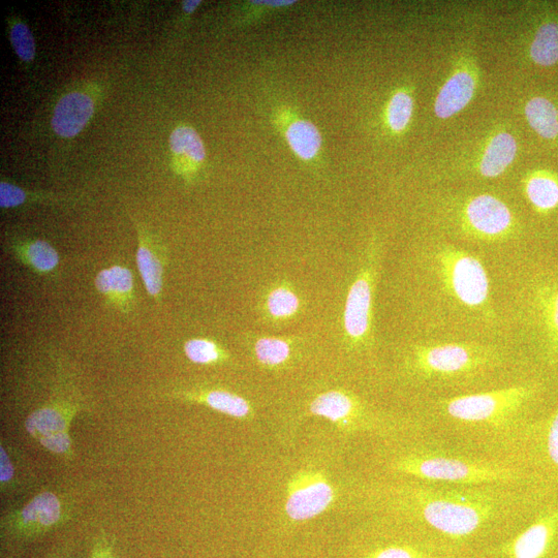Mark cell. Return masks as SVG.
<instances>
[{
  "instance_id": "1",
  "label": "cell",
  "mask_w": 558,
  "mask_h": 558,
  "mask_svg": "<svg viewBox=\"0 0 558 558\" xmlns=\"http://www.w3.org/2000/svg\"><path fill=\"white\" fill-rule=\"evenodd\" d=\"M414 510L432 529L453 538L468 537L491 517L494 506L487 496L470 490L420 489Z\"/></svg>"
},
{
  "instance_id": "2",
  "label": "cell",
  "mask_w": 558,
  "mask_h": 558,
  "mask_svg": "<svg viewBox=\"0 0 558 558\" xmlns=\"http://www.w3.org/2000/svg\"><path fill=\"white\" fill-rule=\"evenodd\" d=\"M442 291L470 312H489L490 281L483 263L470 253L445 246L433 254Z\"/></svg>"
},
{
  "instance_id": "3",
  "label": "cell",
  "mask_w": 558,
  "mask_h": 558,
  "mask_svg": "<svg viewBox=\"0 0 558 558\" xmlns=\"http://www.w3.org/2000/svg\"><path fill=\"white\" fill-rule=\"evenodd\" d=\"M536 385H521L446 399L443 411L465 423L500 424L517 416L535 399Z\"/></svg>"
},
{
  "instance_id": "4",
  "label": "cell",
  "mask_w": 558,
  "mask_h": 558,
  "mask_svg": "<svg viewBox=\"0 0 558 558\" xmlns=\"http://www.w3.org/2000/svg\"><path fill=\"white\" fill-rule=\"evenodd\" d=\"M396 469L415 478L459 485L505 482L516 477L502 465L440 455L410 456L400 460Z\"/></svg>"
},
{
  "instance_id": "5",
  "label": "cell",
  "mask_w": 558,
  "mask_h": 558,
  "mask_svg": "<svg viewBox=\"0 0 558 558\" xmlns=\"http://www.w3.org/2000/svg\"><path fill=\"white\" fill-rule=\"evenodd\" d=\"M496 360L494 351L461 343L419 345L412 351L411 363L425 380H448L471 376Z\"/></svg>"
},
{
  "instance_id": "6",
  "label": "cell",
  "mask_w": 558,
  "mask_h": 558,
  "mask_svg": "<svg viewBox=\"0 0 558 558\" xmlns=\"http://www.w3.org/2000/svg\"><path fill=\"white\" fill-rule=\"evenodd\" d=\"M530 314L544 361L558 363V270L542 274L530 290Z\"/></svg>"
},
{
  "instance_id": "7",
  "label": "cell",
  "mask_w": 558,
  "mask_h": 558,
  "mask_svg": "<svg viewBox=\"0 0 558 558\" xmlns=\"http://www.w3.org/2000/svg\"><path fill=\"white\" fill-rule=\"evenodd\" d=\"M532 453L538 483L537 498L558 495V409L534 426Z\"/></svg>"
},
{
  "instance_id": "8",
  "label": "cell",
  "mask_w": 558,
  "mask_h": 558,
  "mask_svg": "<svg viewBox=\"0 0 558 558\" xmlns=\"http://www.w3.org/2000/svg\"><path fill=\"white\" fill-rule=\"evenodd\" d=\"M334 498V489L324 475L302 472L289 483L286 513L294 521L313 519L326 511Z\"/></svg>"
},
{
  "instance_id": "9",
  "label": "cell",
  "mask_w": 558,
  "mask_h": 558,
  "mask_svg": "<svg viewBox=\"0 0 558 558\" xmlns=\"http://www.w3.org/2000/svg\"><path fill=\"white\" fill-rule=\"evenodd\" d=\"M138 235L137 267L148 295L160 303L164 292L167 253L162 241L135 221Z\"/></svg>"
},
{
  "instance_id": "10",
  "label": "cell",
  "mask_w": 558,
  "mask_h": 558,
  "mask_svg": "<svg viewBox=\"0 0 558 558\" xmlns=\"http://www.w3.org/2000/svg\"><path fill=\"white\" fill-rule=\"evenodd\" d=\"M465 221L477 237L498 240L512 228V214L500 200L482 195L471 200L465 207Z\"/></svg>"
},
{
  "instance_id": "11",
  "label": "cell",
  "mask_w": 558,
  "mask_h": 558,
  "mask_svg": "<svg viewBox=\"0 0 558 558\" xmlns=\"http://www.w3.org/2000/svg\"><path fill=\"white\" fill-rule=\"evenodd\" d=\"M374 287L375 273L369 266L359 274L349 292L345 309V328L355 343H362L370 332Z\"/></svg>"
},
{
  "instance_id": "12",
  "label": "cell",
  "mask_w": 558,
  "mask_h": 558,
  "mask_svg": "<svg viewBox=\"0 0 558 558\" xmlns=\"http://www.w3.org/2000/svg\"><path fill=\"white\" fill-rule=\"evenodd\" d=\"M96 112V102L85 91H72L62 97L54 108L51 126L61 138L72 139L87 126Z\"/></svg>"
},
{
  "instance_id": "13",
  "label": "cell",
  "mask_w": 558,
  "mask_h": 558,
  "mask_svg": "<svg viewBox=\"0 0 558 558\" xmlns=\"http://www.w3.org/2000/svg\"><path fill=\"white\" fill-rule=\"evenodd\" d=\"M6 251L31 272L42 277H54L60 257L49 242L33 237L11 236L6 241Z\"/></svg>"
},
{
  "instance_id": "14",
  "label": "cell",
  "mask_w": 558,
  "mask_h": 558,
  "mask_svg": "<svg viewBox=\"0 0 558 558\" xmlns=\"http://www.w3.org/2000/svg\"><path fill=\"white\" fill-rule=\"evenodd\" d=\"M95 286L105 301L119 312L129 314L134 309L135 278L130 268L114 265L101 270L95 278Z\"/></svg>"
},
{
  "instance_id": "15",
  "label": "cell",
  "mask_w": 558,
  "mask_h": 558,
  "mask_svg": "<svg viewBox=\"0 0 558 558\" xmlns=\"http://www.w3.org/2000/svg\"><path fill=\"white\" fill-rule=\"evenodd\" d=\"M169 143L173 168L181 176L193 175L206 160L205 145L197 131L191 127L176 128Z\"/></svg>"
},
{
  "instance_id": "16",
  "label": "cell",
  "mask_w": 558,
  "mask_h": 558,
  "mask_svg": "<svg viewBox=\"0 0 558 558\" xmlns=\"http://www.w3.org/2000/svg\"><path fill=\"white\" fill-rule=\"evenodd\" d=\"M61 512V503L55 494L41 493L16 517L17 531L29 535L52 529L61 520Z\"/></svg>"
},
{
  "instance_id": "17",
  "label": "cell",
  "mask_w": 558,
  "mask_h": 558,
  "mask_svg": "<svg viewBox=\"0 0 558 558\" xmlns=\"http://www.w3.org/2000/svg\"><path fill=\"white\" fill-rule=\"evenodd\" d=\"M75 408L69 403L54 402L31 414L25 423L27 431L39 441L68 432Z\"/></svg>"
},
{
  "instance_id": "18",
  "label": "cell",
  "mask_w": 558,
  "mask_h": 558,
  "mask_svg": "<svg viewBox=\"0 0 558 558\" xmlns=\"http://www.w3.org/2000/svg\"><path fill=\"white\" fill-rule=\"evenodd\" d=\"M474 79L467 73H458L443 87L436 103L440 118H449L462 110L473 98Z\"/></svg>"
},
{
  "instance_id": "19",
  "label": "cell",
  "mask_w": 558,
  "mask_h": 558,
  "mask_svg": "<svg viewBox=\"0 0 558 558\" xmlns=\"http://www.w3.org/2000/svg\"><path fill=\"white\" fill-rule=\"evenodd\" d=\"M180 397L204 403V405L227 416L243 419L252 413V408L247 400L239 395L224 390H211L204 392H180Z\"/></svg>"
},
{
  "instance_id": "20",
  "label": "cell",
  "mask_w": 558,
  "mask_h": 558,
  "mask_svg": "<svg viewBox=\"0 0 558 558\" xmlns=\"http://www.w3.org/2000/svg\"><path fill=\"white\" fill-rule=\"evenodd\" d=\"M310 413L332 422L347 423L358 416L357 402L344 392L330 391L318 396Z\"/></svg>"
},
{
  "instance_id": "21",
  "label": "cell",
  "mask_w": 558,
  "mask_h": 558,
  "mask_svg": "<svg viewBox=\"0 0 558 558\" xmlns=\"http://www.w3.org/2000/svg\"><path fill=\"white\" fill-rule=\"evenodd\" d=\"M516 150V142L511 135L500 134L494 137L484 154L481 173L485 177L499 176L513 162Z\"/></svg>"
},
{
  "instance_id": "22",
  "label": "cell",
  "mask_w": 558,
  "mask_h": 558,
  "mask_svg": "<svg viewBox=\"0 0 558 558\" xmlns=\"http://www.w3.org/2000/svg\"><path fill=\"white\" fill-rule=\"evenodd\" d=\"M286 136L292 150L304 161L313 160L322 147L319 130L307 120L291 123Z\"/></svg>"
},
{
  "instance_id": "23",
  "label": "cell",
  "mask_w": 558,
  "mask_h": 558,
  "mask_svg": "<svg viewBox=\"0 0 558 558\" xmlns=\"http://www.w3.org/2000/svg\"><path fill=\"white\" fill-rule=\"evenodd\" d=\"M72 202L73 199L71 197L28 192L8 181L2 180L0 182V207L3 209L17 208L34 203H51L55 205Z\"/></svg>"
},
{
  "instance_id": "24",
  "label": "cell",
  "mask_w": 558,
  "mask_h": 558,
  "mask_svg": "<svg viewBox=\"0 0 558 558\" xmlns=\"http://www.w3.org/2000/svg\"><path fill=\"white\" fill-rule=\"evenodd\" d=\"M525 113L532 128L540 136L554 139L558 135V112L551 102L535 98L527 103Z\"/></svg>"
},
{
  "instance_id": "25",
  "label": "cell",
  "mask_w": 558,
  "mask_h": 558,
  "mask_svg": "<svg viewBox=\"0 0 558 558\" xmlns=\"http://www.w3.org/2000/svg\"><path fill=\"white\" fill-rule=\"evenodd\" d=\"M531 55L538 65L549 67L558 60V25H543L532 44Z\"/></svg>"
},
{
  "instance_id": "26",
  "label": "cell",
  "mask_w": 558,
  "mask_h": 558,
  "mask_svg": "<svg viewBox=\"0 0 558 558\" xmlns=\"http://www.w3.org/2000/svg\"><path fill=\"white\" fill-rule=\"evenodd\" d=\"M526 194L538 210L548 211L558 205V183L552 178H532L527 183Z\"/></svg>"
},
{
  "instance_id": "27",
  "label": "cell",
  "mask_w": 558,
  "mask_h": 558,
  "mask_svg": "<svg viewBox=\"0 0 558 558\" xmlns=\"http://www.w3.org/2000/svg\"><path fill=\"white\" fill-rule=\"evenodd\" d=\"M184 353L190 361L201 365L216 364L227 359L224 350L207 338H194L186 341Z\"/></svg>"
},
{
  "instance_id": "28",
  "label": "cell",
  "mask_w": 558,
  "mask_h": 558,
  "mask_svg": "<svg viewBox=\"0 0 558 558\" xmlns=\"http://www.w3.org/2000/svg\"><path fill=\"white\" fill-rule=\"evenodd\" d=\"M10 41L17 56L26 64L33 62L36 57V42L29 27L21 20L10 23Z\"/></svg>"
},
{
  "instance_id": "29",
  "label": "cell",
  "mask_w": 558,
  "mask_h": 558,
  "mask_svg": "<svg viewBox=\"0 0 558 558\" xmlns=\"http://www.w3.org/2000/svg\"><path fill=\"white\" fill-rule=\"evenodd\" d=\"M258 360L267 366H278L285 363L291 354L287 341L278 338H262L256 344Z\"/></svg>"
},
{
  "instance_id": "30",
  "label": "cell",
  "mask_w": 558,
  "mask_h": 558,
  "mask_svg": "<svg viewBox=\"0 0 558 558\" xmlns=\"http://www.w3.org/2000/svg\"><path fill=\"white\" fill-rule=\"evenodd\" d=\"M413 113V101L407 93L398 92L388 108V122L395 132L405 130Z\"/></svg>"
},
{
  "instance_id": "31",
  "label": "cell",
  "mask_w": 558,
  "mask_h": 558,
  "mask_svg": "<svg viewBox=\"0 0 558 558\" xmlns=\"http://www.w3.org/2000/svg\"><path fill=\"white\" fill-rule=\"evenodd\" d=\"M268 310L278 319L289 318L297 313L299 308L298 297L289 289L278 288L268 298Z\"/></svg>"
},
{
  "instance_id": "32",
  "label": "cell",
  "mask_w": 558,
  "mask_h": 558,
  "mask_svg": "<svg viewBox=\"0 0 558 558\" xmlns=\"http://www.w3.org/2000/svg\"><path fill=\"white\" fill-rule=\"evenodd\" d=\"M367 558H429V556L411 547L389 546L372 552Z\"/></svg>"
},
{
  "instance_id": "33",
  "label": "cell",
  "mask_w": 558,
  "mask_h": 558,
  "mask_svg": "<svg viewBox=\"0 0 558 558\" xmlns=\"http://www.w3.org/2000/svg\"><path fill=\"white\" fill-rule=\"evenodd\" d=\"M40 443L46 449L56 454L68 453L72 445L69 432L56 434V436L41 440Z\"/></svg>"
},
{
  "instance_id": "34",
  "label": "cell",
  "mask_w": 558,
  "mask_h": 558,
  "mask_svg": "<svg viewBox=\"0 0 558 558\" xmlns=\"http://www.w3.org/2000/svg\"><path fill=\"white\" fill-rule=\"evenodd\" d=\"M14 476L13 464L2 446L0 448V480H2V485L9 483Z\"/></svg>"
},
{
  "instance_id": "35",
  "label": "cell",
  "mask_w": 558,
  "mask_h": 558,
  "mask_svg": "<svg viewBox=\"0 0 558 558\" xmlns=\"http://www.w3.org/2000/svg\"><path fill=\"white\" fill-rule=\"evenodd\" d=\"M90 558H114L113 548L105 539H102L93 547Z\"/></svg>"
},
{
  "instance_id": "36",
  "label": "cell",
  "mask_w": 558,
  "mask_h": 558,
  "mask_svg": "<svg viewBox=\"0 0 558 558\" xmlns=\"http://www.w3.org/2000/svg\"><path fill=\"white\" fill-rule=\"evenodd\" d=\"M200 4V0H189V2H184L182 5L183 12L186 14H192L198 9Z\"/></svg>"
}]
</instances>
